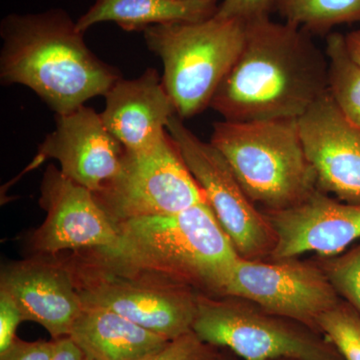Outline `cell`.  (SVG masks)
<instances>
[{"mask_svg": "<svg viewBox=\"0 0 360 360\" xmlns=\"http://www.w3.org/2000/svg\"><path fill=\"white\" fill-rule=\"evenodd\" d=\"M312 35L270 16L246 22L243 49L210 108L229 122L300 118L328 90V60Z\"/></svg>", "mask_w": 360, "mask_h": 360, "instance_id": "6da1fadb", "label": "cell"}, {"mask_svg": "<svg viewBox=\"0 0 360 360\" xmlns=\"http://www.w3.org/2000/svg\"><path fill=\"white\" fill-rule=\"evenodd\" d=\"M0 80L33 90L56 115L105 96L120 79L85 44L77 21L61 8L11 13L0 23Z\"/></svg>", "mask_w": 360, "mask_h": 360, "instance_id": "7a4b0ae2", "label": "cell"}, {"mask_svg": "<svg viewBox=\"0 0 360 360\" xmlns=\"http://www.w3.org/2000/svg\"><path fill=\"white\" fill-rule=\"evenodd\" d=\"M116 225L115 245L96 250L104 269L112 271L165 277L220 296L239 257L207 201Z\"/></svg>", "mask_w": 360, "mask_h": 360, "instance_id": "3957f363", "label": "cell"}, {"mask_svg": "<svg viewBox=\"0 0 360 360\" xmlns=\"http://www.w3.org/2000/svg\"><path fill=\"white\" fill-rule=\"evenodd\" d=\"M210 143L229 163L245 193L262 210H281L317 189L298 118L213 124Z\"/></svg>", "mask_w": 360, "mask_h": 360, "instance_id": "277c9868", "label": "cell"}, {"mask_svg": "<svg viewBox=\"0 0 360 360\" xmlns=\"http://www.w3.org/2000/svg\"><path fill=\"white\" fill-rule=\"evenodd\" d=\"M245 32V21L217 15L144 30L149 51L162 63L163 85L181 120L210 108L243 49Z\"/></svg>", "mask_w": 360, "mask_h": 360, "instance_id": "5b68a950", "label": "cell"}, {"mask_svg": "<svg viewBox=\"0 0 360 360\" xmlns=\"http://www.w3.org/2000/svg\"><path fill=\"white\" fill-rule=\"evenodd\" d=\"M193 331L243 360H343L319 331L231 296L198 295Z\"/></svg>", "mask_w": 360, "mask_h": 360, "instance_id": "8992f818", "label": "cell"}, {"mask_svg": "<svg viewBox=\"0 0 360 360\" xmlns=\"http://www.w3.org/2000/svg\"><path fill=\"white\" fill-rule=\"evenodd\" d=\"M94 194L115 224L172 214L206 201L169 134L153 148L125 150L118 174Z\"/></svg>", "mask_w": 360, "mask_h": 360, "instance_id": "52a82bcc", "label": "cell"}, {"mask_svg": "<svg viewBox=\"0 0 360 360\" xmlns=\"http://www.w3.org/2000/svg\"><path fill=\"white\" fill-rule=\"evenodd\" d=\"M167 131L239 257L269 259L276 245L274 229L224 156L196 136L177 115L168 122Z\"/></svg>", "mask_w": 360, "mask_h": 360, "instance_id": "ba28073f", "label": "cell"}, {"mask_svg": "<svg viewBox=\"0 0 360 360\" xmlns=\"http://www.w3.org/2000/svg\"><path fill=\"white\" fill-rule=\"evenodd\" d=\"M220 296L248 300L316 331L319 317L341 300L321 265L298 258L253 260L239 257Z\"/></svg>", "mask_w": 360, "mask_h": 360, "instance_id": "9c48e42d", "label": "cell"}, {"mask_svg": "<svg viewBox=\"0 0 360 360\" xmlns=\"http://www.w3.org/2000/svg\"><path fill=\"white\" fill-rule=\"evenodd\" d=\"M77 290L84 305L113 310L167 340L193 331L198 293L186 284L105 269L87 274Z\"/></svg>", "mask_w": 360, "mask_h": 360, "instance_id": "30bf717a", "label": "cell"}, {"mask_svg": "<svg viewBox=\"0 0 360 360\" xmlns=\"http://www.w3.org/2000/svg\"><path fill=\"white\" fill-rule=\"evenodd\" d=\"M40 205L47 217L35 231L32 243L42 253L66 250H108L118 240L117 225L94 193L49 165L41 184Z\"/></svg>", "mask_w": 360, "mask_h": 360, "instance_id": "8fae6325", "label": "cell"}, {"mask_svg": "<svg viewBox=\"0 0 360 360\" xmlns=\"http://www.w3.org/2000/svg\"><path fill=\"white\" fill-rule=\"evenodd\" d=\"M276 236L269 260L297 258L307 252L336 257L360 239V205L319 191L281 210H262Z\"/></svg>", "mask_w": 360, "mask_h": 360, "instance_id": "7c38bea8", "label": "cell"}, {"mask_svg": "<svg viewBox=\"0 0 360 360\" xmlns=\"http://www.w3.org/2000/svg\"><path fill=\"white\" fill-rule=\"evenodd\" d=\"M317 188L360 205V127L345 117L328 90L298 118Z\"/></svg>", "mask_w": 360, "mask_h": 360, "instance_id": "4fadbf2b", "label": "cell"}, {"mask_svg": "<svg viewBox=\"0 0 360 360\" xmlns=\"http://www.w3.org/2000/svg\"><path fill=\"white\" fill-rule=\"evenodd\" d=\"M124 153L101 113L84 105L56 115V129L40 144L33 167L47 158L58 160L66 177L96 193L118 174Z\"/></svg>", "mask_w": 360, "mask_h": 360, "instance_id": "5bb4252c", "label": "cell"}, {"mask_svg": "<svg viewBox=\"0 0 360 360\" xmlns=\"http://www.w3.org/2000/svg\"><path fill=\"white\" fill-rule=\"evenodd\" d=\"M0 290L13 298L25 321L44 326L53 340L70 336L84 307L72 272L61 265L37 260L8 265Z\"/></svg>", "mask_w": 360, "mask_h": 360, "instance_id": "9a60e30c", "label": "cell"}, {"mask_svg": "<svg viewBox=\"0 0 360 360\" xmlns=\"http://www.w3.org/2000/svg\"><path fill=\"white\" fill-rule=\"evenodd\" d=\"M104 97L101 117L125 150L141 151L156 146L168 134V122L176 115L155 68H148L134 79L120 77Z\"/></svg>", "mask_w": 360, "mask_h": 360, "instance_id": "2e32d148", "label": "cell"}, {"mask_svg": "<svg viewBox=\"0 0 360 360\" xmlns=\"http://www.w3.org/2000/svg\"><path fill=\"white\" fill-rule=\"evenodd\" d=\"M70 338L94 360H141L160 352L169 341L113 310L87 305Z\"/></svg>", "mask_w": 360, "mask_h": 360, "instance_id": "e0dca14e", "label": "cell"}, {"mask_svg": "<svg viewBox=\"0 0 360 360\" xmlns=\"http://www.w3.org/2000/svg\"><path fill=\"white\" fill-rule=\"evenodd\" d=\"M219 0H96L77 20L80 32L113 22L125 32H142L156 25L198 22L217 13Z\"/></svg>", "mask_w": 360, "mask_h": 360, "instance_id": "ac0fdd59", "label": "cell"}, {"mask_svg": "<svg viewBox=\"0 0 360 360\" xmlns=\"http://www.w3.org/2000/svg\"><path fill=\"white\" fill-rule=\"evenodd\" d=\"M276 11L311 35H328L335 26L360 23V0H276Z\"/></svg>", "mask_w": 360, "mask_h": 360, "instance_id": "d6986e66", "label": "cell"}, {"mask_svg": "<svg viewBox=\"0 0 360 360\" xmlns=\"http://www.w3.org/2000/svg\"><path fill=\"white\" fill-rule=\"evenodd\" d=\"M328 60V92L347 120L360 127V65L352 58L345 35L326 37Z\"/></svg>", "mask_w": 360, "mask_h": 360, "instance_id": "ffe728a7", "label": "cell"}, {"mask_svg": "<svg viewBox=\"0 0 360 360\" xmlns=\"http://www.w3.org/2000/svg\"><path fill=\"white\" fill-rule=\"evenodd\" d=\"M316 329L328 338L343 360H360V314L342 298L324 312Z\"/></svg>", "mask_w": 360, "mask_h": 360, "instance_id": "44dd1931", "label": "cell"}, {"mask_svg": "<svg viewBox=\"0 0 360 360\" xmlns=\"http://www.w3.org/2000/svg\"><path fill=\"white\" fill-rule=\"evenodd\" d=\"M338 295L360 314V243L333 257L316 260Z\"/></svg>", "mask_w": 360, "mask_h": 360, "instance_id": "7402d4cb", "label": "cell"}, {"mask_svg": "<svg viewBox=\"0 0 360 360\" xmlns=\"http://www.w3.org/2000/svg\"><path fill=\"white\" fill-rule=\"evenodd\" d=\"M217 347L208 345L193 331L168 341L160 352L141 360H215Z\"/></svg>", "mask_w": 360, "mask_h": 360, "instance_id": "603a6c76", "label": "cell"}, {"mask_svg": "<svg viewBox=\"0 0 360 360\" xmlns=\"http://www.w3.org/2000/svg\"><path fill=\"white\" fill-rule=\"evenodd\" d=\"M276 0H221L215 15L221 18H236L248 22L270 16L276 11Z\"/></svg>", "mask_w": 360, "mask_h": 360, "instance_id": "cb8c5ba5", "label": "cell"}, {"mask_svg": "<svg viewBox=\"0 0 360 360\" xmlns=\"http://www.w3.org/2000/svg\"><path fill=\"white\" fill-rule=\"evenodd\" d=\"M22 321V314L13 298L6 291L0 290V354L18 340L16 330Z\"/></svg>", "mask_w": 360, "mask_h": 360, "instance_id": "d4e9b609", "label": "cell"}, {"mask_svg": "<svg viewBox=\"0 0 360 360\" xmlns=\"http://www.w3.org/2000/svg\"><path fill=\"white\" fill-rule=\"evenodd\" d=\"M56 341H25L18 338L0 360H52Z\"/></svg>", "mask_w": 360, "mask_h": 360, "instance_id": "484cf974", "label": "cell"}, {"mask_svg": "<svg viewBox=\"0 0 360 360\" xmlns=\"http://www.w3.org/2000/svg\"><path fill=\"white\" fill-rule=\"evenodd\" d=\"M56 341V349H54L52 360H82L84 354L82 350L75 345V341L68 338L54 340Z\"/></svg>", "mask_w": 360, "mask_h": 360, "instance_id": "4316f807", "label": "cell"}, {"mask_svg": "<svg viewBox=\"0 0 360 360\" xmlns=\"http://www.w3.org/2000/svg\"><path fill=\"white\" fill-rule=\"evenodd\" d=\"M345 39L348 53L360 65V30L347 33Z\"/></svg>", "mask_w": 360, "mask_h": 360, "instance_id": "83f0119b", "label": "cell"}, {"mask_svg": "<svg viewBox=\"0 0 360 360\" xmlns=\"http://www.w3.org/2000/svg\"><path fill=\"white\" fill-rule=\"evenodd\" d=\"M82 360H94L92 359L91 357L87 356V355H84V359Z\"/></svg>", "mask_w": 360, "mask_h": 360, "instance_id": "f1b7e54d", "label": "cell"}, {"mask_svg": "<svg viewBox=\"0 0 360 360\" xmlns=\"http://www.w3.org/2000/svg\"><path fill=\"white\" fill-rule=\"evenodd\" d=\"M215 360H227V359H224V357H221V356H220V355H219V356H217V359Z\"/></svg>", "mask_w": 360, "mask_h": 360, "instance_id": "f546056e", "label": "cell"}]
</instances>
